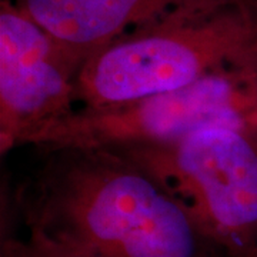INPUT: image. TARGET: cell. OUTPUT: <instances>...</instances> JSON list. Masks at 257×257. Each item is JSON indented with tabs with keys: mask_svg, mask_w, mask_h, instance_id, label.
<instances>
[{
	"mask_svg": "<svg viewBox=\"0 0 257 257\" xmlns=\"http://www.w3.org/2000/svg\"><path fill=\"white\" fill-rule=\"evenodd\" d=\"M83 60L15 3L0 2V153L30 145L77 103Z\"/></svg>",
	"mask_w": 257,
	"mask_h": 257,
	"instance_id": "5",
	"label": "cell"
},
{
	"mask_svg": "<svg viewBox=\"0 0 257 257\" xmlns=\"http://www.w3.org/2000/svg\"><path fill=\"white\" fill-rule=\"evenodd\" d=\"M231 67L257 69L256 0L175 15L120 37L83 64L77 103L119 106Z\"/></svg>",
	"mask_w": 257,
	"mask_h": 257,
	"instance_id": "2",
	"label": "cell"
},
{
	"mask_svg": "<svg viewBox=\"0 0 257 257\" xmlns=\"http://www.w3.org/2000/svg\"><path fill=\"white\" fill-rule=\"evenodd\" d=\"M231 0H15L83 63L117 39L163 19Z\"/></svg>",
	"mask_w": 257,
	"mask_h": 257,
	"instance_id": "6",
	"label": "cell"
},
{
	"mask_svg": "<svg viewBox=\"0 0 257 257\" xmlns=\"http://www.w3.org/2000/svg\"><path fill=\"white\" fill-rule=\"evenodd\" d=\"M243 257H257V246L253 248V250H250L247 254H246V256H243Z\"/></svg>",
	"mask_w": 257,
	"mask_h": 257,
	"instance_id": "8",
	"label": "cell"
},
{
	"mask_svg": "<svg viewBox=\"0 0 257 257\" xmlns=\"http://www.w3.org/2000/svg\"><path fill=\"white\" fill-rule=\"evenodd\" d=\"M257 69L231 67L182 89L101 107H80L32 143L59 149H121L173 142L209 126L254 128Z\"/></svg>",
	"mask_w": 257,
	"mask_h": 257,
	"instance_id": "4",
	"label": "cell"
},
{
	"mask_svg": "<svg viewBox=\"0 0 257 257\" xmlns=\"http://www.w3.org/2000/svg\"><path fill=\"white\" fill-rule=\"evenodd\" d=\"M254 132H256V135H257V116H256V119H254Z\"/></svg>",
	"mask_w": 257,
	"mask_h": 257,
	"instance_id": "9",
	"label": "cell"
},
{
	"mask_svg": "<svg viewBox=\"0 0 257 257\" xmlns=\"http://www.w3.org/2000/svg\"><path fill=\"white\" fill-rule=\"evenodd\" d=\"M0 257H94L87 251L50 239L42 233L29 231L25 240L6 237L2 241Z\"/></svg>",
	"mask_w": 257,
	"mask_h": 257,
	"instance_id": "7",
	"label": "cell"
},
{
	"mask_svg": "<svg viewBox=\"0 0 257 257\" xmlns=\"http://www.w3.org/2000/svg\"><path fill=\"white\" fill-rule=\"evenodd\" d=\"M43 155L16 194L29 231L94 257H227L156 179L119 152Z\"/></svg>",
	"mask_w": 257,
	"mask_h": 257,
	"instance_id": "1",
	"label": "cell"
},
{
	"mask_svg": "<svg viewBox=\"0 0 257 257\" xmlns=\"http://www.w3.org/2000/svg\"><path fill=\"white\" fill-rule=\"evenodd\" d=\"M256 2H257V0H256Z\"/></svg>",
	"mask_w": 257,
	"mask_h": 257,
	"instance_id": "10",
	"label": "cell"
},
{
	"mask_svg": "<svg viewBox=\"0 0 257 257\" xmlns=\"http://www.w3.org/2000/svg\"><path fill=\"white\" fill-rule=\"evenodd\" d=\"M156 179L230 257L257 246V135L209 126L162 145L111 149Z\"/></svg>",
	"mask_w": 257,
	"mask_h": 257,
	"instance_id": "3",
	"label": "cell"
},
{
	"mask_svg": "<svg viewBox=\"0 0 257 257\" xmlns=\"http://www.w3.org/2000/svg\"><path fill=\"white\" fill-rule=\"evenodd\" d=\"M227 257H229V256H227Z\"/></svg>",
	"mask_w": 257,
	"mask_h": 257,
	"instance_id": "11",
	"label": "cell"
}]
</instances>
